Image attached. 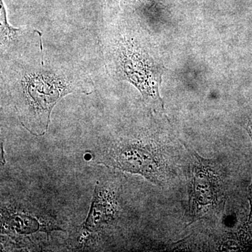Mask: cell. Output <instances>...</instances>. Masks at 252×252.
I'll return each instance as SVG.
<instances>
[{
  "label": "cell",
  "mask_w": 252,
  "mask_h": 252,
  "mask_svg": "<svg viewBox=\"0 0 252 252\" xmlns=\"http://www.w3.org/2000/svg\"><path fill=\"white\" fill-rule=\"evenodd\" d=\"M156 0H106L109 12L115 14L124 6H130L132 9L148 7L155 4Z\"/></svg>",
  "instance_id": "obj_8"
},
{
  "label": "cell",
  "mask_w": 252,
  "mask_h": 252,
  "mask_svg": "<svg viewBox=\"0 0 252 252\" xmlns=\"http://www.w3.org/2000/svg\"><path fill=\"white\" fill-rule=\"evenodd\" d=\"M191 187L189 198L190 223L205 217L222 203L223 174L217 162L195 154Z\"/></svg>",
  "instance_id": "obj_6"
},
{
  "label": "cell",
  "mask_w": 252,
  "mask_h": 252,
  "mask_svg": "<svg viewBox=\"0 0 252 252\" xmlns=\"http://www.w3.org/2000/svg\"><path fill=\"white\" fill-rule=\"evenodd\" d=\"M121 189L115 178L109 177L97 181L92 204L85 222L71 236L74 248H93L97 243L109 241L122 216Z\"/></svg>",
  "instance_id": "obj_4"
},
{
  "label": "cell",
  "mask_w": 252,
  "mask_h": 252,
  "mask_svg": "<svg viewBox=\"0 0 252 252\" xmlns=\"http://www.w3.org/2000/svg\"><path fill=\"white\" fill-rule=\"evenodd\" d=\"M1 80L21 125L36 136L49 130L51 112L61 99L94 90V81L81 64L46 52L43 41L25 54L1 61Z\"/></svg>",
  "instance_id": "obj_1"
},
{
  "label": "cell",
  "mask_w": 252,
  "mask_h": 252,
  "mask_svg": "<svg viewBox=\"0 0 252 252\" xmlns=\"http://www.w3.org/2000/svg\"><path fill=\"white\" fill-rule=\"evenodd\" d=\"M94 160L106 167L142 176L154 185H161L166 176L160 146L147 135H109L96 147Z\"/></svg>",
  "instance_id": "obj_3"
},
{
  "label": "cell",
  "mask_w": 252,
  "mask_h": 252,
  "mask_svg": "<svg viewBox=\"0 0 252 252\" xmlns=\"http://www.w3.org/2000/svg\"><path fill=\"white\" fill-rule=\"evenodd\" d=\"M124 30L109 17L101 27L99 42L106 69L112 77L135 86L149 109L165 113L160 94L165 68L139 38Z\"/></svg>",
  "instance_id": "obj_2"
},
{
  "label": "cell",
  "mask_w": 252,
  "mask_h": 252,
  "mask_svg": "<svg viewBox=\"0 0 252 252\" xmlns=\"http://www.w3.org/2000/svg\"><path fill=\"white\" fill-rule=\"evenodd\" d=\"M0 34L1 61L14 59L25 54L42 41V34L34 28H14L7 20L4 3L1 0Z\"/></svg>",
  "instance_id": "obj_7"
},
{
  "label": "cell",
  "mask_w": 252,
  "mask_h": 252,
  "mask_svg": "<svg viewBox=\"0 0 252 252\" xmlns=\"http://www.w3.org/2000/svg\"><path fill=\"white\" fill-rule=\"evenodd\" d=\"M247 130H248L252 142V122L248 123V126H247ZM248 199L250 204V213L249 215L248 223L250 224H252V182L251 185L250 186L248 189Z\"/></svg>",
  "instance_id": "obj_9"
},
{
  "label": "cell",
  "mask_w": 252,
  "mask_h": 252,
  "mask_svg": "<svg viewBox=\"0 0 252 252\" xmlns=\"http://www.w3.org/2000/svg\"><path fill=\"white\" fill-rule=\"evenodd\" d=\"M59 215L49 205L34 199L1 200V234L18 244L36 233H44L49 239L52 232L67 231L64 217Z\"/></svg>",
  "instance_id": "obj_5"
}]
</instances>
